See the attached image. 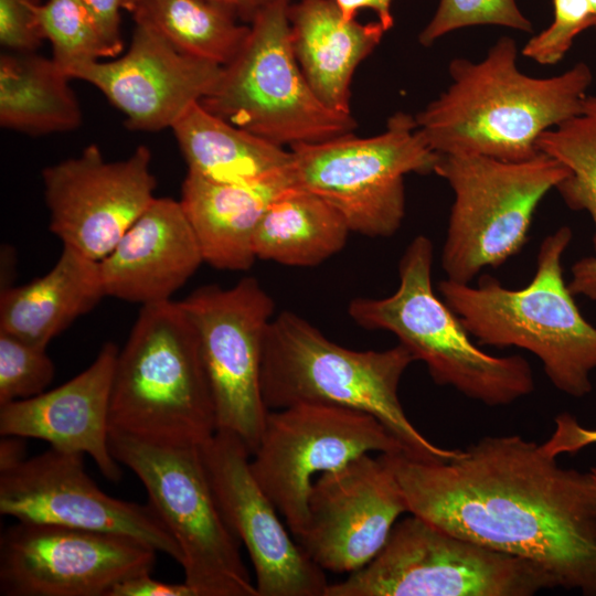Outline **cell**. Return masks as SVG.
<instances>
[{
  "instance_id": "cell-1",
  "label": "cell",
  "mask_w": 596,
  "mask_h": 596,
  "mask_svg": "<svg viewBox=\"0 0 596 596\" xmlns=\"http://www.w3.org/2000/svg\"><path fill=\"white\" fill-rule=\"evenodd\" d=\"M408 512L454 535L528 560L556 587L596 596V477L520 435L486 436L447 461L380 454Z\"/></svg>"
},
{
  "instance_id": "cell-2",
  "label": "cell",
  "mask_w": 596,
  "mask_h": 596,
  "mask_svg": "<svg viewBox=\"0 0 596 596\" xmlns=\"http://www.w3.org/2000/svg\"><path fill=\"white\" fill-rule=\"evenodd\" d=\"M517 57L514 40L502 36L480 61L450 62L451 83L415 116L433 151L528 160L540 153L542 132L581 110L593 82L586 63L534 77L518 68Z\"/></svg>"
},
{
  "instance_id": "cell-3",
  "label": "cell",
  "mask_w": 596,
  "mask_h": 596,
  "mask_svg": "<svg viewBox=\"0 0 596 596\" xmlns=\"http://www.w3.org/2000/svg\"><path fill=\"white\" fill-rule=\"evenodd\" d=\"M572 238L568 226L545 236L535 273L522 288L482 275L477 286L446 278L437 289L479 344L531 352L555 389L581 398L593 390L596 327L581 313L563 276L562 258Z\"/></svg>"
},
{
  "instance_id": "cell-4",
  "label": "cell",
  "mask_w": 596,
  "mask_h": 596,
  "mask_svg": "<svg viewBox=\"0 0 596 596\" xmlns=\"http://www.w3.org/2000/svg\"><path fill=\"white\" fill-rule=\"evenodd\" d=\"M415 362L401 343L382 351H355L329 340L308 320L290 311L274 317L262 356L260 389L268 411L301 403L352 408L376 417L424 461H447L459 449L438 447L408 419L398 386Z\"/></svg>"
},
{
  "instance_id": "cell-5",
  "label": "cell",
  "mask_w": 596,
  "mask_h": 596,
  "mask_svg": "<svg viewBox=\"0 0 596 596\" xmlns=\"http://www.w3.org/2000/svg\"><path fill=\"white\" fill-rule=\"evenodd\" d=\"M109 425L172 445L201 446L215 434L199 336L181 301L141 306L116 359Z\"/></svg>"
},
{
  "instance_id": "cell-6",
  "label": "cell",
  "mask_w": 596,
  "mask_h": 596,
  "mask_svg": "<svg viewBox=\"0 0 596 596\" xmlns=\"http://www.w3.org/2000/svg\"><path fill=\"white\" fill-rule=\"evenodd\" d=\"M434 245L416 236L398 264L400 284L390 296L359 297L348 312L360 327L393 333L433 381L487 406H507L531 394L533 372L525 358L481 350L432 284Z\"/></svg>"
},
{
  "instance_id": "cell-7",
  "label": "cell",
  "mask_w": 596,
  "mask_h": 596,
  "mask_svg": "<svg viewBox=\"0 0 596 596\" xmlns=\"http://www.w3.org/2000/svg\"><path fill=\"white\" fill-rule=\"evenodd\" d=\"M291 0H270L249 23L237 56L200 103L211 113L289 149L352 134V114L326 106L307 82L292 51Z\"/></svg>"
},
{
  "instance_id": "cell-8",
  "label": "cell",
  "mask_w": 596,
  "mask_h": 596,
  "mask_svg": "<svg viewBox=\"0 0 596 596\" xmlns=\"http://www.w3.org/2000/svg\"><path fill=\"white\" fill-rule=\"evenodd\" d=\"M114 458L142 482L148 502L182 553L195 596H258L241 542L217 505L200 446L145 440L109 428Z\"/></svg>"
},
{
  "instance_id": "cell-9",
  "label": "cell",
  "mask_w": 596,
  "mask_h": 596,
  "mask_svg": "<svg viewBox=\"0 0 596 596\" xmlns=\"http://www.w3.org/2000/svg\"><path fill=\"white\" fill-rule=\"evenodd\" d=\"M434 173L454 192L441 267L447 279L470 284L522 249L539 204L568 170L541 152L523 161L439 155Z\"/></svg>"
},
{
  "instance_id": "cell-10",
  "label": "cell",
  "mask_w": 596,
  "mask_h": 596,
  "mask_svg": "<svg viewBox=\"0 0 596 596\" xmlns=\"http://www.w3.org/2000/svg\"><path fill=\"white\" fill-rule=\"evenodd\" d=\"M556 587L534 563L446 532L411 514L379 554L324 596H532Z\"/></svg>"
},
{
  "instance_id": "cell-11",
  "label": "cell",
  "mask_w": 596,
  "mask_h": 596,
  "mask_svg": "<svg viewBox=\"0 0 596 596\" xmlns=\"http://www.w3.org/2000/svg\"><path fill=\"white\" fill-rule=\"evenodd\" d=\"M296 185L331 204L351 232L391 237L405 216L404 177L434 173L439 155L430 149L415 117L397 111L383 132L348 134L289 149Z\"/></svg>"
},
{
  "instance_id": "cell-12",
  "label": "cell",
  "mask_w": 596,
  "mask_h": 596,
  "mask_svg": "<svg viewBox=\"0 0 596 596\" xmlns=\"http://www.w3.org/2000/svg\"><path fill=\"white\" fill-rule=\"evenodd\" d=\"M371 451L405 449L371 414L301 403L268 411L251 470L296 539L307 524L312 478Z\"/></svg>"
},
{
  "instance_id": "cell-13",
  "label": "cell",
  "mask_w": 596,
  "mask_h": 596,
  "mask_svg": "<svg viewBox=\"0 0 596 596\" xmlns=\"http://www.w3.org/2000/svg\"><path fill=\"white\" fill-rule=\"evenodd\" d=\"M181 304L199 336L216 430L234 434L253 455L268 413L260 371L274 300L256 278L245 277L230 288L200 287Z\"/></svg>"
},
{
  "instance_id": "cell-14",
  "label": "cell",
  "mask_w": 596,
  "mask_h": 596,
  "mask_svg": "<svg viewBox=\"0 0 596 596\" xmlns=\"http://www.w3.org/2000/svg\"><path fill=\"white\" fill-rule=\"evenodd\" d=\"M156 557L125 535L17 521L0 536V594L108 596L117 583L151 572Z\"/></svg>"
},
{
  "instance_id": "cell-15",
  "label": "cell",
  "mask_w": 596,
  "mask_h": 596,
  "mask_svg": "<svg viewBox=\"0 0 596 596\" xmlns=\"http://www.w3.org/2000/svg\"><path fill=\"white\" fill-rule=\"evenodd\" d=\"M0 513L20 522L125 535L182 564V553L148 502L113 498L86 473L83 454L50 447L0 470Z\"/></svg>"
},
{
  "instance_id": "cell-16",
  "label": "cell",
  "mask_w": 596,
  "mask_h": 596,
  "mask_svg": "<svg viewBox=\"0 0 596 596\" xmlns=\"http://www.w3.org/2000/svg\"><path fill=\"white\" fill-rule=\"evenodd\" d=\"M50 230L83 255L100 262L155 200L151 152L139 146L108 161L97 145L42 171Z\"/></svg>"
},
{
  "instance_id": "cell-17",
  "label": "cell",
  "mask_w": 596,
  "mask_h": 596,
  "mask_svg": "<svg viewBox=\"0 0 596 596\" xmlns=\"http://www.w3.org/2000/svg\"><path fill=\"white\" fill-rule=\"evenodd\" d=\"M200 448L221 513L249 555L258 596H324V571L289 536L243 441L216 430Z\"/></svg>"
},
{
  "instance_id": "cell-18",
  "label": "cell",
  "mask_w": 596,
  "mask_h": 596,
  "mask_svg": "<svg viewBox=\"0 0 596 596\" xmlns=\"http://www.w3.org/2000/svg\"><path fill=\"white\" fill-rule=\"evenodd\" d=\"M404 512L392 468L381 455L364 454L318 476L306 528L295 540L323 571L351 574L379 554Z\"/></svg>"
},
{
  "instance_id": "cell-19",
  "label": "cell",
  "mask_w": 596,
  "mask_h": 596,
  "mask_svg": "<svg viewBox=\"0 0 596 596\" xmlns=\"http://www.w3.org/2000/svg\"><path fill=\"white\" fill-rule=\"evenodd\" d=\"M127 52L68 72L95 86L138 131L171 128L194 104L209 96L223 66L177 50L149 24L135 21Z\"/></svg>"
},
{
  "instance_id": "cell-20",
  "label": "cell",
  "mask_w": 596,
  "mask_h": 596,
  "mask_svg": "<svg viewBox=\"0 0 596 596\" xmlns=\"http://www.w3.org/2000/svg\"><path fill=\"white\" fill-rule=\"evenodd\" d=\"M119 349L105 343L93 363L66 383L0 406L1 436L41 439L51 447L93 458L102 475L118 481L109 448V406Z\"/></svg>"
},
{
  "instance_id": "cell-21",
  "label": "cell",
  "mask_w": 596,
  "mask_h": 596,
  "mask_svg": "<svg viewBox=\"0 0 596 596\" xmlns=\"http://www.w3.org/2000/svg\"><path fill=\"white\" fill-rule=\"evenodd\" d=\"M202 263L180 201L155 198L99 267L106 296L145 306L172 300Z\"/></svg>"
},
{
  "instance_id": "cell-22",
  "label": "cell",
  "mask_w": 596,
  "mask_h": 596,
  "mask_svg": "<svg viewBox=\"0 0 596 596\" xmlns=\"http://www.w3.org/2000/svg\"><path fill=\"white\" fill-rule=\"evenodd\" d=\"M290 169L240 184L210 182L187 174L180 203L193 228L204 263L231 272L249 269L254 235L269 204L295 185Z\"/></svg>"
},
{
  "instance_id": "cell-23",
  "label": "cell",
  "mask_w": 596,
  "mask_h": 596,
  "mask_svg": "<svg viewBox=\"0 0 596 596\" xmlns=\"http://www.w3.org/2000/svg\"><path fill=\"white\" fill-rule=\"evenodd\" d=\"M296 60L317 97L329 108L351 113V83L359 64L380 44V21H345L333 0H299L288 10Z\"/></svg>"
},
{
  "instance_id": "cell-24",
  "label": "cell",
  "mask_w": 596,
  "mask_h": 596,
  "mask_svg": "<svg viewBox=\"0 0 596 596\" xmlns=\"http://www.w3.org/2000/svg\"><path fill=\"white\" fill-rule=\"evenodd\" d=\"M99 262L63 245L42 277L0 292V331L45 348L104 298Z\"/></svg>"
},
{
  "instance_id": "cell-25",
  "label": "cell",
  "mask_w": 596,
  "mask_h": 596,
  "mask_svg": "<svg viewBox=\"0 0 596 596\" xmlns=\"http://www.w3.org/2000/svg\"><path fill=\"white\" fill-rule=\"evenodd\" d=\"M188 174L225 184L249 183L286 171L290 150L192 105L171 127Z\"/></svg>"
},
{
  "instance_id": "cell-26",
  "label": "cell",
  "mask_w": 596,
  "mask_h": 596,
  "mask_svg": "<svg viewBox=\"0 0 596 596\" xmlns=\"http://www.w3.org/2000/svg\"><path fill=\"white\" fill-rule=\"evenodd\" d=\"M71 79L53 57L1 54V127L33 136L77 129L83 116Z\"/></svg>"
},
{
  "instance_id": "cell-27",
  "label": "cell",
  "mask_w": 596,
  "mask_h": 596,
  "mask_svg": "<svg viewBox=\"0 0 596 596\" xmlns=\"http://www.w3.org/2000/svg\"><path fill=\"white\" fill-rule=\"evenodd\" d=\"M350 228L319 195L292 185L267 207L254 235L256 258L286 266H317L338 252Z\"/></svg>"
},
{
  "instance_id": "cell-28",
  "label": "cell",
  "mask_w": 596,
  "mask_h": 596,
  "mask_svg": "<svg viewBox=\"0 0 596 596\" xmlns=\"http://www.w3.org/2000/svg\"><path fill=\"white\" fill-rule=\"evenodd\" d=\"M132 14L180 52L223 67L237 56L249 34V25L204 0H140Z\"/></svg>"
},
{
  "instance_id": "cell-29",
  "label": "cell",
  "mask_w": 596,
  "mask_h": 596,
  "mask_svg": "<svg viewBox=\"0 0 596 596\" xmlns=\"http://www.w3.org/2000/svg\"><path fill=\"white\" fill-rule=\"evenodd\" d=\"M536 148L568 170L556 190L571 210L590 216L596 255V95H587L576 115L542 132Z\"/></svg>"
},
{
  "instance_id": "cell-30",
  "label": "cell",
  "mask_w": 596,
  "mask_h": 596,
  "mask_svg": "<svg viewBox=\"0 0 596 596\" xmlns=\"http://www.w3.org/2000/svg\"><path fill=\"white\" fill-rule=\"evenodd\" d=\"M39 20L53 60L67 75L81 65L118 56L83 0H46L39 8Z\"/></svg>"
},
{
  "instance_id": "cell-31",
  "label": "cell",
  "mask_w": 596,
  "mask_h": 596,
  "mask_svg": "<svg viewBox=\"0 0 596 596\" xmlns=\"http://www.w3.org/2000/svg\"><path fill=\"white\" fill-rule=\"evenodd\" d=\"M45 350L0 331V406L45 391L55 372Z\"/></svg>"
},
{
  "instance_id": "cell-32",
  "label": "cell",
  "mask_w": 596,
  "mask_h": 596,
  "mask_svg": "<svg viewBox=\"0 0 596 596\" xmlns=\"http://www.w3.org/2000/svg\"><path fill=\"white\" fill-rule=\"evenodd\" d=\"M483 24L532 31L531 21L515 0H439L435 14L419 33L418 41L424 46H430L457 29Z\"/></svg>"
},
{
  "instance_id": "cell-33",
  "label": "cell",
  "mask_w": 596,
  "mask_h": 596,
  "mask_svg": "<svg viewBox=\"0 0 596 596\" xmlns=\"http://www.w3.org/2000/svg\"><path fill=\"white\" fill-rule=\"evenodd\" d=\"M554 19L522 47V55L542 65L558 63L583 31L595 26L587 0H553Z\"/></svg>"
},
{
  "instance_id": "cell-34",
  "label": "cell",
  "mask_w": 596,
  "mask_h": 596,
  "mask_svg": "<svg viewBox=\"0 0 596 596\" xmlns=\"http://www.w3.org/2000/svg\"><path fill=\"white\" fill-rule=\"evenodd\" d=\"M40 0H0V44L6 52H35L45 40Z\"/></svg>"
},
{
  "instance_id": "cell-35",
  "label": "cell",
  "mask_w": 596,
  "mask_h": 596,
  "mask_svg": "<svg viewBox=\"0 0 596 596\" xmlns=\"http://www.w3.org/2000/svg\"><path fill=\"white\" fill-rule=\"evenodd\" d=\"M554 423L552 435L541 444L546 455L557 458L562 454H575L596 444V428L582 426L574 415L561 413L554 418Z\"/></svg>"
},
{
  "instance_id": "cell-36",
  "label": "cell",
  "mask_w": 596,
  "mask_h": 596,
  "mask_svg": "<svg viewBox=\"0 0 596 596\" xmlns=\"http://www.w3.org/2000/svg\"><path fill=\"white\" fill-rule=\"evenodd\" d=\"M97 28L110 47L120 54L124 47L120 23L121 11L134 13L140 0H83Z\"/></svg>"
},
{
  "instance_id": "cell-37",
  "label": "cell",
  "mask_w": 596,
  "mask_h": 596,
  "mask_svg": "<svg viewBox=\"0 0 596 596\" xmlns=\"http://www.w3.org/2000/svg\"><path fill=\"white\" fill-rule=\"evenodd\" d=\"M108 596H195L185 583H167L150 576V572L117 583Z\"/></svg>"
},
{
  "instance_id": "cell-38",
  "label": "cell",
  "mask_w": 596,
  "mask_h": 596,
  "mask_svg": "<svg viewBox=\"0 0 596 596\" xmlns=\"http://www.w3.org/2000/svg\"><path fill=\"white\" fill-rule=\"evenodd\" d=\"M567 285L574 296L596 301V255L583 257L573 264Z\"/></svg>"
},
{
  "instance_id": "cell-39",
  "label": "cell",
  "mask_w": 596,
  "mask_h": 596,
  "mask_svg": "<svg viewBox=\"0 0 596 596\" xmlns=\"http://www.w3.org/2000/svg\"><path fill=\"white\" fill-rule=\"evenodd\" d=\"M341 11V14L345 21L355 20L356 13L361 9L373 10L379 18V21L383 28L389 31L393 24L394 19L391 12L392 0H333Z\"/></svg>"
},
{
  "instance_id": "cell-40",
  "label": "cell",
  "mask_w": 596,
  "mask_h": 596,
  "mask_svg": "<svg viewBox=\"0 0 596 596\" xmlns=\"http://www.w3.org/2000/svg\"><path fill=\"white\" fill-rule=\"evenodd\" d=\"M233 13L238 20L251 23L270 0H204Z\"/></svg>"
},
{
  "instance_id": "cell-41",
  "label": "cell",
  "mask_w": 596,
  "mask_h": 596,
  "mask_svg": "<svg viewBox=\"0 0 596 596\" xmlns=\"http://www.w3.org/2000/svg\"><path fill=\"white\" fill-rule=\"evenodd\" d=\"M0 443V470L8 468L25 458L22 437L3 436Z\"/></svg>"
},
{
  "instance_id": "cell-42",
  "label": "cell",
  "mask_w": 596,
  "mask_h": 596,
  "mask_svg": "<svg viewBox=\"0 0 596 596\" xmlns=\"http://www.w3.org/2000/svg\"><path fill=\"white\" fill-rule=\"evenodd\" d=\"M592 10H593V13H594V18H595V29H596V0H587Z\"/></svg>"
},
{
  "instance_id": "cell-43",
  "label": "cell",
  "mask_w": 596,
  "mask_h": 596,
  "mask_svg": "<svg viewBox=\"0 0 596 596\" xmlns=\"http://www.w3.org/2000/svg\"><path fill=\"white\" fill-rule=\"evenodd\" d=\"M590 471L594 473V476L596 477V467H593L590 468Z\"/></svg>"
}]
</instances>
